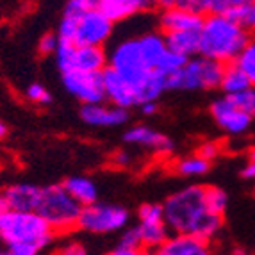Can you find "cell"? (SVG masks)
I'll use <instances>...</instances> for the list:
<instances>
[{"instance_id": "6da1fadb", "label": "cell", "mask_w": 255, "mask_h": 255, "mask_svg": "<svg viewBox=\"0 0 255 255\" xmlns=\"http://www.w3.org/2000/svg\"><path fill=\"white\" fill-rule=\"evenodd\" d=\"M164 220L177 234H196L211 239L223 225V214L213 213L205 202V186H189L164 202Z\"/></svg>"}, {"instance_id": "7a4b0ae2", "label": "cell", "mask_w": 255, "mask_h": 255, "mask_svg": "<svg viewBox=\"0 0 255 255\" xmlns=\"http://www.w3.org/2000/svg\"><path fill=\"white\" fill-rule=\"evenodd\" d=\"M55 230L36 211H0V241L11 255H36L48 247Z\"/></svg>"}, {"instance_id": "3957f363", "label": "cell", "mask_w": 255, "mask_h": 255, "mask_svg": "<svg viewBox=\"0 0 255 255\" xmlns=\"http://www.w3.org/2000/svg\"><path fill=\"white\" fill-rule=\"evenodd\" d=\"M248 41V30L232 18L216 13L204 18V25L200 29V55L223 64L234 63Z\"/></svg>"}, {"instance_id": "277c9868", "label": "cell", "mask_w": 255, "mask_h": 255, "mask_svg": "<svg viewBox=\"0 0 255 255\" xmlns=\"http://www.w3.org/2000/svg\"><path fill=\"white\" fill-rule=\"evenodd\" d=\"M225 64L211 57H189L184 66L166 77V90L173 91H195L214 90L221 82Z\"/></svg>"}, {"instance_id": "5b68a950", "label": "cell", "mask_w": 255, "mask_h": 255, "mask_svg": "<svg viewBox=\"0 0 255 255\" xmlns=\"http://www.w3.org/2000/svg\"><path fill=\"white\" fill-rule=\"evenodd\" d=\"M82 205L73 198L64 186L41 187L36 213L48 221L57 232H66L79 223Z\"/></svg>"}, {"instance_id": "8992f818", "label": "cell", "mask_w": 255, "mask_h": 255, "mask_svg": "<svg viewBox=\"0 0 255 255\" xmlns=\"http://www.w3.org/2000/svg\"><path fill=\"white\" fill-rule=\"evenodd\" d=\"M109 66L115 68L122 77H125L136 90L137 104H139V91L146 81L157 70H152L146 64L145 55L141 50L139 38H128L118 43L109 55ZM162 73V72H161Z\"/></svg>"}, {"instance_id": "52a82bcc", "label": "cell", "mask_w": 255, "mask_h": 255, "mask_svg": "<svg viewBox=\"0 0 255 255\" xmlns=\"http://www.w3.org/2000/svg\"><path fill=\"white\" fill-rule=\"evenodd\" d=\"M128 223L127 209L113 204H93L82 205L77 227L90 234H111L122 230Z\"/></svg>"}, {"instance_id": "ba28073f", "label": "cell", "mask_w": 255, "mask_h": 255, "mask_svg": "<svg viewBox=\"0 0 255 255\" xmlns=\"http://www.w3.org/2000/svg\"><path fill=\"white\" fill-rule=\"evenodd\" d=\"M77 18V27H75V38L73 43L75 45H95V47H102L104 43L109 39L113 34V23L102 9H91L88 13H82Z\"/></svg>"}, {"instance_id": "9c48e42d", "label": "cell", "mask_w": 255, "mask_h": 255, "mask_svg": "<svg viewBox=\"0 0 255 255\" xmlns=\"http://www.w3.org/2000/svg\"><path fill=\"white\" fill-rule=\"evenodd\" d=\"M63 84L82 104H98L106 100L102 72L70 70L63 73Z\"/></svg>"}, {"instance_id": "30bf717a", "label": "cell", "mask_w": 255, "mask_h": 255, "mask_svg": "<svg viewBox=\"0 0 255 255\" xmlns=\"http://www.w3.org/2000/svg\"><path fill=\"white\" fill-rule=\"evenodd\" d=\"M211 115H213L218 127L223 128L229 134H232V136L245 134L250 128L252 118H254L248 113H245L229 95H225L223 98H218L216 102H213Z\"/></svg>"}, {"instance_id": "8fae6325", "label": "cell", "mask_w": 255, "mask_h": 255, "mask_svg": "<svg viewBox=\"0 0 255 255\" xmlns=\"http://www.w3.org/2000/svg\"><path fill=\"white\" fill-rule=\"evenodd\" d=\"M102 79H104V90H106V98L111 100V104H115L118 107H125V109L139 106L137 104L136 90L115 68H111V66L104 68Z\"/></svg>"}, {"instance_id": "7c38bea8", "label": "cell", "mask_w": 255, "mask_h": 255, "mask_svg": "<svg viewBox=\"0 0 255 255\" xmlns=\"http://www.w3.org/2000/svg\"><path fill=\"white\" fill-rule=\"evenodd\" d=\"M81 118L91 127H118L128 120V111L125 107H106L102 102L84 104L81 107Z\"/></svg>"}, {"instance_id": "4fadbf2b", "label": "cell", "mask_w": 255, "mask_h": 255, "mask_svg": "<svg viewBox=\"0 0 255 255\" xmlns=\"http://www.w3.org/2000/svg\"><path fill=\"white\" fill-rule=\"evenodd\" d=\"M211 252L209 239L196 234H177L164 241L157 254L161 255H207Z\"/></svg>"}, {"instance_id": "5bb4252c", "label": "cell", "mask_w": 255, "mask_h": 255, "mask_svg": "<svg viewBox=\"0 0 255 255\" xmlns=\"http://www.w3.org/2000/svg\"><path fill=\"white\" fill-rule=\"evenodd\" d=\"M159 21H161V29L164 34L177 32V30H200L204 25V14L191 13L187 9L171 5L164 9Z\"/></svg>"}, {"instance_id": "9a60e30c", "label": "cell", "mask_w": 255, "mask_h": 255, "mask_svg": "<svg viewBox=\"0 0 255 255\" xmlns=\"http://www.w3.org/2000/svg\"><path fill=\"white\" fill-rule=\"evenodd\" d=\"M124 139L130 145L145 146V148H150L159 153H168L173 150V141L170 137H166L164 134H161L152 127H146V125L132 127L128 132H125Z\"/></svg>"}, {"instance_id": "2e32d148", "label": "cell", "mask_w": 255, "mask_h": 255, "mask_svg": "<svg viewBox=\"0 0 255 255\" xmlns=\"http://www.w3.org/2000/svg\"><path fill=\"white\" fill-rule=\"evenodd\" d=\"M39 193H41V187L38 186L16 184V186L7 187L2 195H4L7 209H14V211H36Z\"/></svg>"}, {"instance_id": "e0dca14e", "label": "cell", "mask_w": 255, "mask_h": 255, "mask_svg": "<svg viewBox=\"0 0 255 255\" xmlns=\"http://www.w3.org/2000/svg\"><path fill=\"white\" fill-rule=\"evenodd\" d=\"M157 5V0H100V9L113 21L125 20L141 11H150Z\"/></svg>"}, {"instance_id": "ac0fdd59", "label": "cell", "mask_w": 255, "mask_h": 255, "mask_svg": "<svg viewBox=\"0 0 255 255\" xmlns=\"http://www.w3.org/2000/svg\"><path fill=\"white\" fill-rule=\"evenodd\" d=\"M137 229H139L145 252H159L166 239L170 238L168 223L164 218H141Z\"/></svg>"}, {"instance_id": "d6986e66", "label": "cell", "mask_w": 255, "mask_h": 255, "mask_svg": "<svg viewBox=\"0 0 255 255\" xmlns=\"http://www.w3.org/2000/svg\"><path fill=\"white\" fill-rule=\"evenodd\" d=\"M107 61V54L102 47L95 45H77L75 55H73V68L81 72H104Z\"/></svg>"}, {"instance_id": "ffe728a7", "label": "cell", "mask_w": 255, "mask_h": 255, "mask_svg": "<svg viewBox=\"0 0 255 255\" xmlns=\"http://www.w3.org/2000/svg\"><path fill=\"white\" fill-rule=\"evenodd\" d=\"M168 48L180 55L191 57L200 54V30H177V32H166L164 34Z\"/></svg>"}, {"instance_id": "44dd1931", "label": "cell", "mask_w": 255, "mask_h": 255, "mask_svg": "<svg viewBox=\"0 0 255 255\" xmlns=\"http://www.w3.org/2000/svg\"><path fill=\"white\" fill-rule=\"evenodd\" d=\"M63 186L81 205H90L98 198L97 184L88 177H70L64 180Z\"/></svg>"}, {"instance_id": "7402d4cb", "label": "cell", "mask_w": 255, "mask_h": 255, "mask_svg": "<svg viewBox=\"0 0 255 255\" xmlns=\"http://www.w3.org/2000/svg\"><path fill=\"white\" fill-rule=\"evenodd\" d=\"M250 86H252V82H250V79H248V75L236 64V61L234 63H229L225 68H223L220 88L225 91V95L230 97V95H236V93H239V91L247 90Z\"/></svg>"}, {"instance_id": "603a6c76", "label": "cell", "mask_w": 255, "mask_h": 255, "mask_svg": "<svg viewBox=\"0 0 255 255\" xmlns=\"http://www.w3.org/2000/svg\"><path fill=\"white\" fill-rule=\"evenodd\" d=\"M211 170V161L200 157L198 153L191 155V157L180 159L177 164H175V171L180 175V177H202L207 171Z\"/></svg>"}, {"instance_id": "cb8c5ba5", "label": "cell", "mask_w": 255, "mask_h": 255, "mask_svg": "<svg viewBox=\"0 0 255 255\" xmlns=\"http://www.w3.org/2000/svg\"><path fill=\"white\" fill-rule=\"evenodd\" d=\"M145 248H143V241H141V234L139 229H128L127 232L122 234L120 241L116 243L113 254L115 255H136V254H143Z\"/></svg>"}, {"instance_id": "d4e9b609", "label": "cell", "mask_w": 255, "mask_h": 255, "mask_svg": "<svg viewBox=\"0 0 255 255\" xmlns=\"http://www.w3.org/2000/svg\"><path fill=\"white\" fill-rule=\"evenodd\" d=\"M225 16L238 21L239 25H241L243 29H247L248 32H255V0L241 5V7L234 9L232 13L225 14Z\"/></svg>"}, {"instance_id": "484cf974", "label": "cell", "mask_w": 255, "mask_h": 255, "mask_svg": "<svg viewBox=\"0 0 255 255\" xmlns=\"http://www.w3.org/2000/svg\"><path fill=\"white\" fill-rule=\"evenodd\" d=\"M236 64L248 75L252 86H255V39H250L247 43V47L238 55Z\"/></svg>"}, {"instance_id": "4316f807", "label": "cell", "mask_w": 255, "mask_h": 255, "mask_svg": "<svg viewBox=\"0 0 255 255\" xmlns=\"http://www.w3.org/2000/svg\"><path fill=\"white\" fill-rule=\"evenodd\" d=\"M75 43L72 41H61L55 48L54 55H55V63H57V68L61 73L70 72L73 68V55H75Z\"/></svg>"}, {"instance_id": "83f0119b", "label": "cell", "mask_w": 255, "mask_h": 255, "mask_svg": "<svg viewBox=\"0 0 255 255\" xmlns=\"http://www.w3.org/2000/svg\"><path fill=\"white\" fill-rule=\"evenodd\" d=\"M205 202H207V207L213 211V213L223 214L229 204V196L223 189L220 187H207L205 186Z\"/></svg>"}, {"instance_id": "f1b7e54d", "label": "cell", "mask_w": 255, "mask_h": 255, "mask_svg": "<svg viewBox=\"0 0 255 255\" xmlns=\"http://www.w3.org/2000/svg\"><path fill=\"white\" fill-rule=\"evenodd\" d=\"M230 98H232L245 113H248L250 116H255V86H250V88L239 91V93H236V95H230Z\"/></svg>"}, {"instance_id": "f546056e", "label": "cell", "mask_w": 255, "mask_h": 255, "mask_svg": "<svg viewBox=\"0 0 255 255\" xmlns=\"http://www.w3.org/2000/svg\"><path fill=\"white\" fill-rule=\"evenodd\" d=\"M100 7V0H68L64 7L66 16H81L82 13H88L91 9Z\"/></svg>"}, {"instance_id": "4dcf8cb0", "label": "cell", "mask_w": 255, "mask_h": 255, "mask_svg": "<svg viewBox=\"0 0 255 255\" xmlns=\"http://www.w3.org/2000/svg\"><path fill=\"white\" fill-rule=\"evenodd\" d=\"M248 2H252V0H209V13L229 14Z\"/></svg>"}, {"instance_id": "1f68e13d", "label": "cell", "mask_w": 255, "mask_h": 255, "mask_svg": "<svg viewBox=\"0 0 255 255\" xmlns=\"http://www.w3.org/2000/svg\"><path fill=\"white\" fill-rule=\"evenodd\" d=\"M25 97L29 98L30 102L43 104V106H47V104L52 102V95L48 93V90L45 88V86L38 84V82H34V84H30L29 88H27V90H25Z\"/></svg>"}, {"instance_id": "d6a6232c", "label": "cell", "mask_w": 255, "mask_h": 255, "mask_svg": "<svg viewBox=\"0 0 255 255\" xmlns=\"http://www.w3.org/2000/svg\"><path fill=\"white\" fill-rule=\"evenodd\" d=\"M75 27H77V18L75 16H66L64 14L63 20L59 23V30H57V36H59L61 41H72L75 38Z\"/></svg>"}, {"instance_id": "836d02e7", "label": "cell", "mask_w": 255, "mask_h": 255, "mask_svg": "<svg viewBox=\"0 0 255 255\" xmlns=\"http://www.w3.org/2000/svg\"><path fill=\"white\" fill-rule=\"evenodd\" d=\"M177 7H182L191 13L205 14L209 13V0H175Z\"/></svg>"}, {"instance_id": "e575fe53", "label": "cell", "mask_w": 255, "mask_h": 255, "mask_svg": "<svg viewBox=\"0 0 255 255\" xmlns=\"http://www.w3.org/2000/svg\"><path fill=\"white\" fill-rule=\"evenodd\" d=\"M57 45H59V36L48 32V34L41 36V39H39V43H38V50H39V54H43V55H50L55 52Z\"/></svg>"}, {"instance_id": "d590c367", "label": "cell", "mask_w": 255, "mask_h": 255, "mask_svg": "<svg viewBox=\"0 0 255 255\" xmlns=\"http://www.w3.org/2000/svg\"><path fill=\"white\" fill-rule=\"evenodd\" d=\"M198 155L204 159H207V161H213V159L218 157V153H220V146L214 143V141H209V143H204V145H200V148H198Z\"/></svg>"}, {"instance_id": "8d00e7d4", "label": "cell", "mask_w": 255, "mask_h": 255, "mask_svg": "<svg viewBox=\"0 0 255 255\" xmlns=\"http://www.w3.org/2000/svg\"><path fill=\"white\" fill-rule=\"evenodd\" d=\"M241 177L245 180H255V162L254 161H250L245 168H243Z\"/></svg>"}, {"instance_id": "74e56055", "label": "cell", "mask_w": 255, "mask_h": 255, "mask_svg": "<svg viewBox=\"0 0 255 255\" xmlns=\"http://www.w3.org/2000/svg\"><path fill=\"white\" fill-rule=\"evenodd\" d=\"M130 153L128 152H118V153H115V157H113V161H115V164H118V166H127V164H130Z\"/></svg>"}, {"instance_id": "f35d334b", "label": "cell", "mask_w": 255, "mask_h": 255, "mask_svg": "<svg viewBox=\"0 0 255 255\" xmlns=\"http://www.w3.org/2000/svg\"><path fill=\"white\" fill-rule=\"evenodd\" d=\"M141 113L145 116H152L157 113V104H155V100H152V102H145L141 104Z\"/></svg>"}, {"instance_id": "ab89813d", "label": "cell", "mask_w": 255, "mask_h": 255, "mask_svg": "<svg viewBox=\"0 0 255 255\" xmlns=\"http://www.w3.org/2000/svg\"><path fill=\"white\" fill-rule=\"evenodd\" d=\"M77 245H70V248H66V250H63V254H84V248H75Z\"/></svg>"}, {"instance_id": "60d3db41", "label": "cell", "mask_w": 255, "mask_h": 255, "mask_svg": "<svg viewBox=\"0 0 255 255\" xmlns=\"http://www.w3.org/2000/svg\"><path fill=\"white\" fill-rule=\"evenodd\" d=\"M157 5H161V7H171V5H175V0H157Z\"/></svg>"}, {"instance_id": "b9f144b4", "label": "cell", "mask_w": 255, "mask_h": 255, "mask_svg": "<svg viewBox=\"0 0 255 255\" xmlns=\"http://www.w3.org/2000/svg\"><path fill=\"white\" fill-rule=\"evenodd\" d=\"M5 136H7V127H5V124L0 120V141L4 139Z\"/></svg>"}, {"instance_id": "7bdbcfd3", "label": "cell", "mask_w": 255, "mask_h": 255, "mask_svg": "<svg viewBox=\"0 0 255 255\" xmlns=\"http://www.w3.org/2000/svg\"><path fill=\"white\" fill-rule=\"evenodd\" d=\"M4 209H7V205H5L4 195H0V211H4Z\"/></svg>"}, {"instance_id": "ee69618b", "label": "cell", "mask_w": 255, "mask_h": 255, "mask_svg": "<svg viewBox=\"0 0 255 255\" xmlns=\"http://www.w3.org/2000/svg\"><path fill=\"white\" fill-rule=\"evenodd\" d=\"M250 161H254V162H255V148L250 152Z\"/></svg>"}, {"instance_id": "f6af8a7d", "label": "cell", "mask_w": 255, "mask_h": 255, "mask_svg": "<svg viewBox=\"0 0 255 255\" xmlns=\"http://www.w3.org/2000/svg\"><path fill=\"white\" fill-rule=\"evenodd\" d=\"M0 254H2V250H0Z\"/></svg>"}]
</instances>
